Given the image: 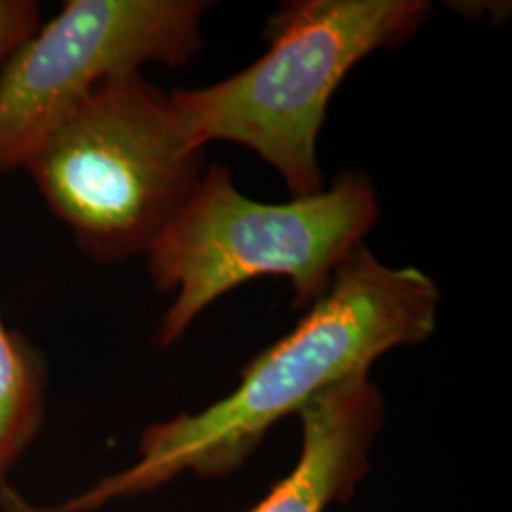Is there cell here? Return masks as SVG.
Listing matches in <instances>:
<instances>
[{"label": "cell", "instance_id": "1", "mask_svg": "<svg viewBox=\"0 0 512 512\" xmlns=\"http://www.w3.org/2000/svg\"><path fill=\"white\" fill-rule=\"evenodd\" d=\"M440 291L418 268H391L365 245L355 249L287 336L241 370L238 389L198 414L150 425L139 461L92 490L50 507H29L18 495L6 512H92L114 499L154 492L192 471L230 475L262 444L275 423L348 378L368 374L389 349L416 346L437 329Z\"/></svg>", "mask_w": 512, "mask_h": 512}, {"label": "cell", "instance_id": "2", "mask_svg": "<svg viewBox=\"0 0 512 512\" xmlns=\"http://www.w3.org/2000/svg\"><path fill=\"white\" fill-rule=\"evenodd\" d=\"M433 12L425 0H298L268 21V52L198 90L169 97L190 135L228 141L272 165L294 198L325 188L317 137L330 97L366 55L414 37Z\"/></svg>", "mask_w": 512, "mask_h": 512}, {"label": "cell", "instance_id": "3", "mask_svg": "<svg viewBox=\"0 0 512 512\" xmlns=\"http://www.w3.org/2000/svg\"><path fill=\"white\" fill-rule=\"evenodd\" d=\"M378 196L368 177L340 173L330 188L291 202L243 196L224 165L202 177L148 249V272L162 293H175L158 344H175L215 300L262 275L291 281L294 306L310 308L338 266L374 228Z\"/></svg>", "mask_w": 512, "mask_h": 512}, {"label": "cell", "instance_id": "4", "mask_svg": "<svg viewBox=\"0 0 512 512\" xmlns=\"http://www.w3.org/2000/svg\"><path fill=\"white\" fill-rule=\"evenodd\" d=\"M203 158L169 93L133 73L82 99L23 169L78 247L116 264L147 255L200 181Z\"/></svg>", "mask_w": 512, "mask_h": 512}, {"label": "cell", "instance_id": "5", "mask_svg": "<svg viewBox=\"0 0 512 512\" xmlns=\"http://www.w3.org/2000/svg\"><path fill=\"white\" fill-rule=\"evenodd\" d=\"M202 0H69L0 71V173L23 169L44 137L110 78L202 50Z\"/></svg>", "mask_w": 512, "mask_h": 512}, {"label": "cell", "instance_id": "6", "mask_svg": "<svg viewBox=\"0 0 512 512\" xmlns=\"http://www.w3.org/2000/svg\"><path fill=\"white\" fill-rule=\"evenodd\" d=\"M302 452L293 473L249 512H323L349 501L370 469L385 401L368 374L332 385L302 406Z\"/></svg>", "mask_w": 512, "mask_h": 512}, {"label": "cell", "instance_id": "7", "mask_svg": "<svg viewBox=\"0 0 512 512\" xmlns=\"http://www.w3.org/2000/svg\"><path fill=\"white\" fill-rule=\"evenodd\" d=\"M44 416V361L0 311V484L37 439Z\"/></svg>", "mask_w": 512, "mask_h": 512}, {"label": "cell", "instance_id": "8", "mask_svg": "<svg viewBox=\"0 0 512 512\" xmlns=\"http://www.w3.org/2000/svg\"><path fill=\"white\" fill-rule=\"evenodd\" d=\"M38 27L40 8L37 2L0 0V71Z\"/></svg>", "mask_w": 512, "mask_h": 512}]
</instances>
